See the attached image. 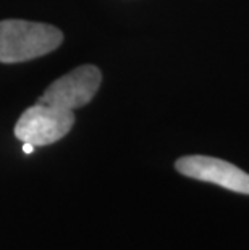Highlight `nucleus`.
I'll return each mask as SVG.
<instances>
[{"label":"nucleus","instance_id":"nucleus-1","mask_svg":"<svg viewBox=\"0 0 249 250\" xmlns=\"http://www.w3.org/2000/svg\"><path fill=\"white\" fill-rule=\"evenodd\" d=\"M63 42L62 31L52 24L24 20L0 21V63H21L54 52Z\"/></svg>","mask_w":249,"mask_h":250},{"label":"nucleus","instance_id":"nucleus-2","mask_svg":"<svg viewBox=\"0 0 249 250\" xmlns=\"http://www.w3.org/2000/svg\"><path fill=\"white\" fill-rule=\"evenodd\" d=\"M75 125V113L70 110L38 104L23 111L15 126V136L34 147L55 144L65 137Z\"/></svg>","mask_w":249,"mask_h":250},{"label":"nucleus","instance_id":"nucleus-3","mask_svg":"<svg viewBox=\"0 0 249 250\" xmlns=\"http://www.w3.org/2000/svg\"><path fill=\"white\" fill-rule=\"evenodd\" d=\"M102 81V73L94 65H83L58 78L44 94L38 99V104L75 111L92 100Z\"/></svg>","mask_w":249,"mask_h":250},{"label":"nucleus","instance_id":"nucleus-4","mask_svg":"<svg viewBox=\"0 0 249 250\" xmlns=\"http://www.w3.org/2000/svg\"><path fill=\"white\" fill-rule=\"evenodd\" d=\"M178 173L183 176L217 184L220 188L238 194L249 195V174L235 165L225 160L205 155H188L181 157L175 163Z\"/></svg>","mask_w":249,"mask_h":250},{"label":"nucleus","instance_id":"nucleus-5","mask_svg":"<svg viewBox=\"0 0 249 250\" xmlns=\"http://www.w3.org/2000/svg\"><path fill=\"white\" fill-rule=\"evenodd\" d=\"M34 146L33 144H29V142H23V152L26 153V155H31V153L34 152Z\"/></svg>","mask_w":249,"mask_h":250}]
</instances>
